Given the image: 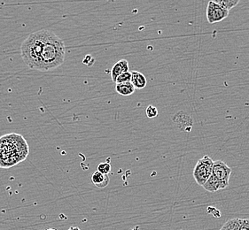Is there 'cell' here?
Segmentation results:
<instances>
[{"mask_svg":"<svg viewBox=\"0 0 249 230\" xmlns=\"http://www.w3.org/2000/svg\"><path fill=\"white\" fill-rule=\"evenodd\" d=\"M30 147L21 135L11 133L0 137V167L10 168L24 161Z\"/></svg>","mask_w":249,"mask_h":230,"instance_id":"1","label":"cell"},{"mask_svg":"<svg viewBox=\"0 0 249 230\" xmlns=\"http://www.w3.org/2000/svg\"><path fill=\"white\" fill-rule=\"evenodd\" d=\"M64 42L51 30H46L45 43L40 56L38 71L46 72L60 66L65 61Z\"/></svg>","mask_w":249,"mask_h":230,"instance_id":"2","label":"cell"},{"mask_svg":"<svg viewBox=\"0 0 249 230\" xmlns=\"http://www.w3.org/2000/svg\"><path fill=\"white\" fill-rule=\"evenodd\" d=\"M46 30L31 33L20 46V55L30 69L37 70L40 56L45 43Z\"/></svg>","mask_w":249,"mask_h":230,"instance_id":"3","label":"cell"},{"mask_svg":"<svg viewBox=\"0 0 249 230\" xmlns=\"http://www.w3.org/2000/svg\"><path fill=\"white\" fill-rule=\"evenodd\" d=\"M213 166L214 161L209 156H204L197 162L194 169V178L199 186L204 185L210 179L213 174Z\"/></svg>","mask_w":249,"mask_h":230,"instance_id":"4","label":"cell"},{"mask_svg":"<svg viewBox=\"0 0 249 230\" xmlns=\"http://www.w3.org/2000/svg\"><path fill=\"white\" fill-rule=\"evenodd\" d=\"M230 11L224 8L222 5L214 3L213 1L209 2L207 7V19L210 24L219 22L228 17Z\"/></svg>","mask_w":249,"mask_h":230,"instance_id":"5","label":"cell"},{"mask_svg":"<svg viewBox=\"0 0 249 230\" xmlns=\"http://www.w3.org/2000/svg\"><path fill=\"white\" fill-rule=\"evenodd\" d=\"M213 175L218 180L223 181L225 184L229 185L230 177L231 175V168L227 164H225L224 161L215 160L214 161V166H213Z\"/></svg>","mask_w":249,"mask_h":230,"instance_id":"6","label":"cell"},{"mask_svg":"<svg viewBox=\"0 0 249 230\" xmlns=\"http://www.w3.org/2000/svg\"><path fill=\"white\" fill-rule=\"evenodd\" d=\"M205 190L209 192H216L220 190H224L227 188L228 185L224 183L223 181L218 180L213 174L210 176V179L206 181L204 185L202 186Z\"/></svg>","mask_w":249,"mask_h":230,"instance_id":"7","label":"cell"},{"mask_svg":"<svg viewBox=\"0 0 249 230\" xmlns=\"http://www.w3.org/2000/svg\"><path fill=\"white\" fill-rule=\"evenodd\" d=\"M128 71H129V62L126 60H119L112 67V70H111V78H112V81L115 82V81H116L117 77L119 75L124 74V73H126Z\"/></svg>","mask_w":249,"mask_h":230,"instance_id":"8","label":"cell"},{"mask_svg":"<svg viewBox=\"0 0 249 230\" xmlns=\"http://www.w3.org/2000/svg\"><path fill=\"white\" fill-rule=\"evenodd\" d=\"M109 177L108 175H103L99 171H96L91 175V181L96 187L103 189L109 184Z\"/></svg>","mask_w":249,"mask_h":230,"instance_id":"9","label":"cell"},{"mask_svg":"<svg viewBox=\"0 0 249 230\" xmlns=\"http://www.w3.org/2000/svg\"><path fill=\"white\" fill-rule=\"evenodd\" d=\"M130 82L133 84L135 89L141 90V89H144V87L146 86L147 81H146L144 75H143L142 73L138 72V71H132L131 72V82Z\"/></svg>","mask_w":249,"mask_h":230,"instance_id":"10","label":"cell"},{"mask_svg":"<svg viewBox=\"0 0 249 230\" xmlns=\"http://www.w3.org/2000/svg\"><path fill=\"white\" fill-rule=\"evenodd\" d=\"M135 87L131 82H124V83H117L115 86L116 92L121 96H130L135 92Z\"/></svg>","mask_w":249,"mask_h":230,"instance_id":"11","label":"cell"},{"mask_svg":"<svg viewBox=\"0 0 249 230\" xmlns=\"http://www.w3.org/2000/svg\"><path fill=\"white\" fill-rule=\"evenodd\" d=\"M212 1L218 5H222L224 8L230 11L238 5L240 0H212Z\"/></svg>","mask_w":249,"mask_h":230,"instance_id":"12","label":"cell"},{"mask_svg":"<svg viewBox=\"0 0 249 230\" xmlns=\"http://www.w3.org/2000/svg\"><path fill=\"white\" fill-rule=\"evenodd\" d=\"M131 82V72L128 71L126 73H124L117 77L115 81V83H124V82Z\"/></svg>","mask_w":249,"mask_h":230,"instance_id":"13","label":"cell"},{"mask_svg":"<svg viewBox=\"0 0 249 230\" xmlns=\"http://www.w3.org/2000/svg\"><path fill=\"white\" fill-rule=\"evenodd\" d=\"M145 114L149 119H154V118L158 116L159 112H158V109L154 105H149V106H147V108L145 110Z\"/></svg>","mask_w":249,"mask_h":230,"instance_id":"14","label":"cell"},{"mask_svg":"<svg viewBox=\"0 0 249 230\" xmlns=\"http://www.w3.org/2000/svg\"><path fill=\"white\" fill-rule=\"evenodd\" d=\"M98 171L102 173L103 175H108L111 171V165L108 162L100 163V165H98Z\"/></svg>","mask_w":249,"mask_h":230,"instance_id":"15","label":"cell"},{"mask_svg":"<svg viewBox=\"0 0 249 230\" xmlns=\"http://www.w3.org/2000/svg\"><path fill=\"white\" fill-rule=\"evenodd\" d=\"M239 230H249V219H241Z\"/></svg>","mask_w":249,"mask_h":230,"instance_id":"16","label":"cell"},{"mask_svg":"<svg viewBox=\"0 0 249 230\" xmlns=\"http://www.w3.org/2000/svg\"><path fill=\"white\" fill-rule=\"evenodd\" d=\"M80 230L79 228H75V227H71V228H70L69 230Z\"/></svg>","mask_w":249,"mask_h":230,"instance_id":"17","label":"cell"},{"mask_svg":"<svg viewBox=\"0 0 249 230\" xmlns=\"http://www.w3.org/2000/svg\"><path fill=\"white\" fill-rule=\"evenodd\" d=\"M55 230V229H47V230Z\"/></svg>","mask_w":249,"mask_h":230,"instance_id":"18","label":"cell"}]
</instances>
